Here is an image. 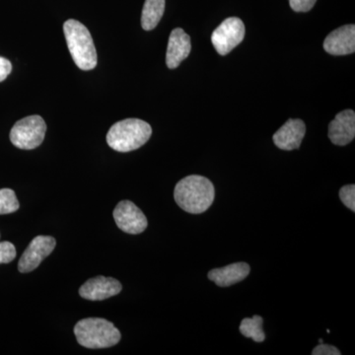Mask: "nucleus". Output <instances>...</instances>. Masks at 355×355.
<instances>
[{
    "mask_svg": "<svg viewBox=\"0 0 355 355\" xmlns=\"http://www.w3.org/2000/svg\"><path fill=\"white\" fill-rule=\"evenodd\" d=\"M316 2L317 0H289L292 10L295 12H308Z\"/></svg>",
    "mask_w": 355,
    "mask_h": 355,
    "instance_id": "nucleus-20",
    "label": "nucleus"
},
{
    "mask_svg": "<svg viewBox=\"0 0 355 355\" xmlns=\"http://www.w3.org/2000/svg\"><path fill=\"white\" fill-rule=\"evenodd\" d=\"M11 71H12V64H11L10 60L0 57V83L6 80Z\"/></svg>",
    "mask_w": 355,
    "mask_h": 355,
    "instance_id": "nucleus-22",
    "label": "nucleus"
},
{
    "mask_svg": "<svg viewBox=\"0 0 355 355\" xmlns=\"http://www.w3.org/2000/svg\"><path fill=\"white\" fill-rule=\"evenodd\" d=\"M250 266L246 263H235L221 268L210 270L207 277L216 286L228 287L238 284L249 275Z\"/></svg>",
    "mask_w": 355,
    "mask_h": 355,
    "instance_id": "nucleus-14",
    "label": "nucleus"
},
{
    "mask_svg": "<svg viewBox=\"0 0 355 355\" xmlns=\"http://www.w3.org/2000/svg\"><path fill=\"white\" fill-rule=\"evenodd\" d=\"M340 198L343 205L352 210L355 211V186L354 184H347L343 186L340 190Z\"/></svg>",
    "mask_w": 355,
    "mask_h": 355,
    "instance_id": "nucleus-18",
    "label": "nucleus"
},
{
    "mask_svg": "<svg viewBox=\"0 0 355 355\" xmlns=\"http://www.w3.org/2000/svg\"><path fill=\"white\" fill-rule=\"evenodd\" d=\"M77 342L91 349H108L121 340V333L113 323L100 318L81 320L74 327Z\"/></svg>",
    "mask_w": 355,
    "mask_h": 355,
    "instance_id": "nucleus-3",
    "label": "nucleus"
},
{
    "mask_svg": "<svg viewBox=\"0 0 355 355\" xmlns=\"http://www.w3.org/2000/svg\"><path fill=\"white\" fill-rule=\"evenodd\" d=\"M263 320L261 316L254 315L253 318H245L240 324L239 330L246 338H253L254 342H265L266 335L263 330Z\"/></svg>",
    "mask_w": 355,
    "mask_h": 355,
    "instance_id": "nucleus-16",
    "label": "nucleus"
},
{
    "mask_svg": "<svg viewBox=\"0 0 355 355\" xmlns=\"http://www.w3.org/2000/svg\"><path fill=\"white\" fill-rule=\"evenodd\" d=\"M165 10V0H146L141 14V26L146 31L155 29Z\"/></svg>",
    "mask_w": 355,
    "mask_h": 355,
    "instance_id": "nucleus-15",
    "label": "nucleus"
},
{
    "mask_svg": "<svg viewBox=\"0 0 355 355\" xmlns=\"http://www.w3.org/2000/svg\"><path fill=\"white\" fill-rule=\"evenodd\" d=\"M16 258L15 246L10 242H0V263H11Z\"/></svg>",
    "mask_w": 355,
    "mask_h": 355,
    "instance_id": "nucleus-19",
    "label": "nucleus"
},
{
    "mask_svg": "<svg viewBox=\"0 0 355 355\" xmlns=\"http://www.w3.org/2000/svg\"><path fill=\"white\" fill-rule=\"evenodd\" d=\"M355 137V114L352 110H345L336 114L329 125V137L334 144L345 146Z\"/></svg>",
    "mask_w": 355,
    "mask_h": 355,
    "instance_id": "nucleus-11",
    "label": "nucleus"
},
{
    "mask_svg": "<svg viewBox=\"0 0 355 355\" xmlns=\"http://www.w3.org/2000/svg\"><path fill=\"white\" fill-rule=\"evenodd\" d=\"M319 343H324V340H322V338H321V340H319Z\"/></svg>",
    "mask_w": 355,
    "mask_h": 355,
    "instance_id": "nucleus-23",
    "label": "nucleus"
},
{
    "mask_svg": "<svg viewBox=\"0 0 355 355\" xmlns=\"http://www.w3.org/2000/svg\"><path fill=\"white\" fill-rule=\"evenodd\" d=\"M153 128L139 119H127L114 123L107 133V144L118 153L137 150L148 141Z\"/></svg>",
    "mask_w": 355,
    "mask_h": 355,
    "instance_id": "nucleus-2",
    "label": "nucleus"
},
{
    "mask_svg": "<svg viewBox=\"0 0 355 355\" xmlns=\"http://www.w3.org/2000/svg\"><path fill=\"white\" fill-rule=\"evenodd\" d=\"M113 216L116 226L128 234H140L148 225L144 212L130 200L119 202L114 210Z\"/></svg>",
    "mask_w": 355,
    "mask_h": 355,
    "instance_id": "nucleus-7",
    "label": "nucleus"
},
{
    "mask_svg": "<svg viewBox=\"0 0 355 355\" xmlns=\"http://www.w3.org/2000/svg\"><path fill=\"white\" fill-rule=\"evenodd\" d=\"M55 245L57 242L55 238L51 236L41 235L35 237L21 257L18 263L19 272L26 273L36 270L42 261L53 253Z\"/></svg>",
    "mask_w": 355,
    "mask_h": 355,
    "instance_id": "nucleus-8",
    "label": "nucleus"
},
{
    "mask_svg": "<svg viewBox=\"0 0 355 355\" xmlns=\"http://www.w3.org/2000/svg\"><path fill=\"white\" fill-rule=\"evenodd\" d=\"M67 46L79 69L91 70L97 65V51L87 28L79 21L69 19L64 24Z\"/></svg>",
    "mask_w": 355,
    "mask_h": 355,
    "instance_id": "nucleus-4",
    "label": "nucleus"
},
{
    "mask_svg": "<svg viewBox=\"0 0 355 355\" xmlns=\"http://www.w3.org/2000/svg\"><path fill=\"white\" fill-rule=\"evenodd\" d=\"M191 51V38L182 28H176L170 34L166 64L170 69H177L189 57Z\"/></svg>",
    "mask_w": 355,
    "mask_h": 355,
    "instance_id": "nucleus-13",
    "label": "nucleus"
},
{
    "mask_svg": "<svg viewBox=\"0 0 355 355\" xmlns=\"http://www.w3.org/2000/svg\"><path fill=\"white\" fill-rule=\"evenodd\" d=\"M216 190L207 178L191 175L178 182L174 198L177 205L186 212L200 214L214 203Z\"/></svg>",
    "mask_w": 355,
    "mask_h": 355,
    "instance_id": "nucleus-1",
    "label": "nucleus"
},
{
    "mask_svg": "<svg viewBox=\"0 0 355 355\" xmlns=\"http://www.w3.org/2000/svg\"><path fill=\"white\" fill-rule=\"evenodd\" d=\"M123 289L121 282L112 277H97L87 280L79 288L81 297L90 301H102L113 297Z\"/></svg>",
    "mask_w": 355,
    "mask_h": 355,
    "instance_id": "nucleus-9",
    "label": "nucleus"
},
{
    "mask_svg": "<svg viewBox=\"0 0 355 355\" xmlns=\"http://www.w3.org/2000/svg\"><path fill=\"white\" fill-rule=\"evenodd\" d=\"M313 355H340L342 352H340L336 347H333V345H324V343H321V345H318V347H315L312 352Z\"/></svg>",
    "mask_w": 355,
    "mask_h": 355,
    "instance_id": "nucleus-21",
    "label": "nucleus"
},
{
    "mask_svg": "<svg viewBox=\"0 0 355 355\" xmlns=\"http://www.w3.org/2000/svg\"><path fill=\"white\" fill-rule=\"evenodd\" d=\"M306 133L304 121L291 119L273 135V142L282 150H294L301 146Z\"/></svg>",
    "mask_w": 355,
    "mask_h": 355,
    "instance_id": "nucleus-12",
    "label": "nucleus"
},
{
    "mask_svg": "<svg viewBox=\"0 0 355 355\" xmlns=\"http://www.w3.org/2000/svg\"><path fill=\"white\" fill-rule=\"evenodd\" d=\"M46 132V125L41 116H26L13 125L10 140L17 148L31 150L41 146Z\"/></svg>",
    "mask_w": 355,
    "mask_h": 355,
    "instance_id": "nucleus-5",
    "label": "nucleus"
},
{
    "mask_svg": "<svg viewBox=\"0 0 355 355\" xmlns=\"http://www.w3.org/2000/svg\"><path fill=\"white\" fill-rule=\"evenodd\" d=\"M19 202L13 190L11 189L0 190V216L13 214L19 209Z\"/></svg>",
    "mask_w": 355,
    "mask_h": 355,
    "instance_id": "nucleus-17",
    "label": "nucleus"
},
{
    "mask_svg": "<svg viewBox=\"0 0 355 355\" xmlns=\"http://www.w3.org/2000/svg\"><path fill=\"white\" fill-rule=\"evenodd\" d=\"M245 33L246 28L240 18H227L212 33L211 43L219 55H226L242 43Z\"/></svg>",
    "mask_w": 355,
    "mask_h": 355,
    "instance_id": "nucleus-6",
    "label": "nucleus"
},
{
    "mask_svg": "<svg viewBox=\"0 0 355 355\" xmlns=\"http://www.w3.org/2000/svg\"><path fill=\"white\" fill-rule=\"evenodd\" d=\"M324 50L333 55H345L355 51V26L345 25L324 39Z\"/></svg>",
    "mask_w": 355,
    "mask_h": 355,
    "instance_id": "nucleus-10",
    "label": "nucleus"
}]
</instances>
